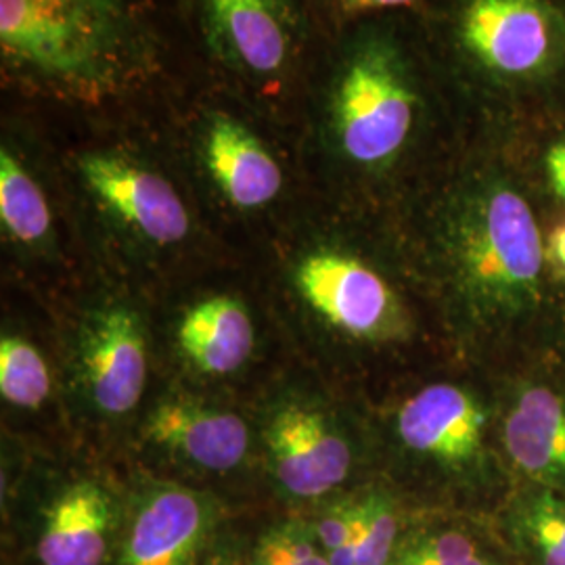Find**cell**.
<instances>
[{
	"instance_id": "obj_1",
	"label": "cell",
	"mask_w": 565,
	"mask_h": 565,
	"mask_svg": "<svg viewBox=\"0 0 565 565\" xmlns=\"http://www.w3.org/2000/svg\"><path fill=\"white\" fill-rule=\"evenodd\" d=\"M0 53L13 81L78 103L126 93L156 57L142 0H0Z\"/></svg>"
},
{
	"instance_id": "obj_2",
	"label": "cell",
	"mask_w": 565,
	"mask_h": 565,
	"mask_svg": "<svg viewBox=\"0 0 565 565\" xmlns=\"http://www.w3.org/2000/svg\"><path fill=\"white\" fill-rule=\"evenodd\" d=\"M446 281L467 319L505 329L532 315L543 296L545 247L532 207L499 179L467 182L438 224Z\"/></svg>"
},
{
	"instance_id": "obj_3",
	"label": "cell",
	"mask_w": 565,
	"mask_h": 565,
	"mask_svg": "<svg viewBox=\"0 0 565 565\" xmlns=\"http://www.w3.org/2000/svg\"><path fill=\"white\" fill-rule=\"evenodd\" d=\"M329 114L333 141L348 162H394L417 116V95L398 53L375 41L354 49L335 78Z\"/></svg>"
},
{
	"instance_id": "obj_4",
	"label": "cell",
	"mask_w": 565,
	"mask_h": 565,
	"mask_svg": "<svg viewBox=\"0 0 565 565\" xmlns=\"http://www.w3.org/2000/svg\"><path fill=\"white\" fill-rule=\"evenodd\" d=\"M465 49L507 78L545 72L559 49V23L543 0H471L461 18Z\"/></svg>"
},
{
	"instance_id": "obj_5",
	"label": "cell",
	"mask_w": 565,
	"mask_h": 565,
	"mask_svg": "<svg viewBox=\"0 0 565 565\" xmlns=\"http://www.w3.org/2000/svg\"><path fill=\"white\" fill-rule=\"evenodd\" d=\"M78 168L88 191L147 242L174 245L186 237V207L174 186L158 172L102 151L82 156Z\"/></svg>"
},
{
	"instance_id": "obj_6",
	"label": "cell",
	"mask_w": 565,
	"mask_h": 565,
	"mask_svg": "<svg viewBox=\"0 0 565 565\" xmlns=\"http://www.w3.org/2000/svg\"><path fill=\"white\" fill-rule=\"evenodd\" d=\"M486 411L463 387L427 385L398 411L403 445L436 463L467 471L484 463Z\"/></svg>"
},
{
	"instance_id": "obj_7",
	"label": "cell",
	"mask_w": 565,
	"mask_h": 565,
	"mask_svg": "<svg viewBox=\"0 0 565 565\" xmlns=\"http://www.w3.org/2000/svg\"><path fill=\"white\" fill-rule=\"evenodd\" d=\"M296 285L306 302L350 335H380L396 323L398 306L387 282L350 256L319 252L303 258Z\"/></svg>"
},
{
	"instance_id": "obj_8",
	"label": "cell",
	"mask_w": 565,
	"mask_h": 565,
	"mask_svg": "<svg viewBox=\"0 0 565 565\" xmlns=\"http://www.w3.org/2000/svg\"><path fill=\"white\" fill-rule=\"evenodd\" d=\"M266 445L279 484L294 497H323L350 473V445L315 408H281L268 424Z\"/></svg>"
},
{
	"instance_id": "obj_9",
	"label": "cell",
	"mask_w": 565,
	"mask_h": 565,
	"mask_svg": "<svg viewBox=\"0 0 565 565\" xmlns=\"http://www.w3.org/2000/svg\"><path fill=\"white\" fill-rule=\"evenodd\" d=\"M216 520L212 501L182 486L158 488L137 507L118 565H191Z\"/></svg>"
},
{
	"instance_id": "obj_10",
	"label": "cell",
	"mask_w": 565,
	"mask_h": 565,
	"mask_svg": "<svg viewBox=\"0 0 565 565\" xmlns=\"http://www.w3.org/2000/svg\"><path fill=\"white\" fill-rule=\"evenodd\" d=\"M212 49L249 76H275L287 65L294 25L285 0H200Z\"/></svg>"
},
{
	"instance_id": "obj_11",
	"label": "cell",
	"mask_w": 565,
	"mask_h": 565,
	"mask_svg": "<svg viewBox=\"0 0 565 565\" xmlns=\"http://www.w3.org/2000/svg\"><path fill=\"white\" fill-rule=\"evenodd\" d=\"M84 382L107 415L130 413L147 382V348L135 312L111 308L88 324L82 342Z\"/></svg>"
},
{
	"instance_id": "obj_12",
	"label": "cell",
	"mask_w": 565,
	"mask_h": 565,
	"mask_svg": "<svg viewBox=\"0 0 565 565\" xmlns=\"http://www.w3.org/2000/svg\"><path fill=\"white\" fill-rule=\"evenodd\" d=\"M507 457L534 486L565 494V392L525 384L503 417Z\"/></svg>"
},
{
	"instance_id": "obj_13",
	"label": "cell",
	"mask_w": 565,
	"mask_h": 565,
	"mask_svg": "<svg viewBox=\"0 0 565 565\" xmlns=\"http://www.w3.org/2000/svg\"><path fill=\"white\" fill-rule=\"evenodd\" d=\"M203 160L224 198L242 210L273 202L282 186L281 166L263 142L231 116H212L203 132Z\"/></svg>"
},
{
	"instance_id": "obj_14",
	"label": "cell",
	"mask_w": 565,
	"mask_h": 565,
	"mask_svg": "<svg viewBox=\"0 0 565 565\" xmlns=\"http://www.w3.org/2000/svg\"><path fill=\"white\" fill-rule=\"evenodd\" d=\"M147 436L210 471L237 467L249 448L242 417L182 401L158 406L147 422Z\"/></svg>"
},
{
	"instance_id": "obj_15",
	"label": "cell",
	"mask_w": 565,
	"mask_h": 565,
	"mask_svg": "<svg viewBox=\"0 0 565 565\" xmlns=\"http://www.w3.org/2000/svg\"><path fill=\"white\" fill-rule=\"evenodd\" d=\"M111 527L114 503L102 486H72L46 513L39 559L42 565H103Z\"/></svg>"
},
{
	"instance_id": "obj_16",
	"label": "cell",
	"mask_w": 565,
	"mask_h": 565,
	"mask_svg": "<svg viewBox=\"0 0 565 565\" xmlns=\"http://www.w3.org/2000/svg\"><path fill=\"white\" fill-rule=\"evenodd\" d=\"M182 352L210 375H226L242 366L254 348L247 310L233 298H210L186 312L179 327Z\"/></svg>"
},
{
	"instance_id": "obj_17",
	"label": "cell",
	"mask_w": 565,
	"mask_h": 565,
	"mask_svg": "<svg viewBox=\"0 0 565 565\" xmlns=\"http://www.w3.org/2000/svg\"><path fill=\"white\" fill-rule=\"evenodd\" d=\"M507 530L532 565H565V494L534 486L509 507Z\"/></svg>"
},
{
	"instance_id": "obj_18",
	"label": "cell",
	"mask_w": 565,
	"mask_h": 565,
	"mask_svg": "<svg viewBox=\"0 0 565 565\" xmlns=\"http://www.w3.org/2000/svg\"><path fill=\"white\" fill-rule=\"evenodd\" d=\"M0 221L15 242L28 245L51 231V210L39 182L9 149L0 153Z\"/></svg>"
},
{
	"instance_id": "obj_19",
	"label": "cell",
	"mask_w": 565,
	"mask_h": 565,
	"mask_svg": "<svg viewBox=\"0 0 565 565\" xmlns=\"http://www.w3.org/2000/svg\"><path fill=\"white\" fill-rule=\"evenodd\" d=\"M51 392V375L41 352L20 338L0 342V394L21 408H39Z\"/></svg>"
},
{
	"instance_id": "obj_20",
	"label": "cell",
	"mask_w": 565,
	"mask_h": 565,
	"mask_svg": "<svg viewBox=\"0 0 565 565\" xmlns=\"http://www.w3.org/2000/svg\"><path fill=\"white\" fill-rule=\"evenodd\" d=\"M390 565H494L478 543L459 530L424 534L396 553Z\"/></svg>"
},
{
	"instance_id": "obj_21",
	"label": "cell",
	"mask_w": 565,
	"mask_h": 565,
	"mask_svg": "<svg viewBox=\"0 0 565 565\" xmlns=\"http://www.w3.org/2000/svg\"><path fill=\"white\" fill-rule=\"evenodd\" d=\"M254 565H331L315 532L298 522L270 527L256 548Z\"/></svg>"
},
{
	"instance_id": "obj_22",
	"label": "cell",
	"mask_w": 565,
	"mask_h": 565,
	"mask_svg": "<svg viewBox=\"0 0 565 565\" xmlns=\"http://www.w3.org/2000/svg\"><path fill=\"white\" fill-rule=\"evenodd\" d=\"M363 532L356 565H390L398 534V518L384 497L364 499Z\"/></svg>"
},
{
	"instance_id": "obj_23",
	"label": "cell",
	"mask_w": 565,
	"mask_h": 565,
	"mask_svg": "<svg viewBox=\"0 0 565 565\" xmlns=\"http://www.w3.org/2000/svg\"><path fill=\"white\" fill-rule=\"evenodd\" d=\"M359 518V503L354 505L335 507L321 515L315 524V539L321 545L327 555L340 551L350 543V536L354 532Z\"/></svg>"
},
{
	"instance_id": "obj_24",
	"label": "cell",
	"mask_w": 565,
	"mask_h": 565,
	"mask_svg": "<svg viewBox=\"0 0 565 565\" xmlns=\"http://www.w3.org/2000/svg\"><path fill=\"white\" fill-rule=\"evenodd\" d=\"M545 163L551 186L565 202V141L555 142L548 149Z\"/></svg>"
},
{
	"instance_id": "obj_25",
	"label": "cell",
	"mask_w": 565,
	"mask_h": 565,
	"mask_svg": "<svg viewBox=\"0 0 565 565\" xmlns=\"http://www.w3.org/2000/svg\"><path fill=\"white\" fill-rule=\"evenodd\" d=\"M343 11L348 13H364V11H382L394 7H406L417 0H338Z\"/></svg>"
},
{
	"instance_id": "obj_26",
	"label": "cell",
	"mask_w": 565,
	"mask_h": 565,
	"mask_svg": "<svg viewBox=\"0 0 565 565\" xmlns=\"http://www.w3.org/2000/svg\"><path fill=\"white\" fill-rule=\"evenodd\" d=\"M546 256L553 264V268L559 273V277L565 279V223L559 224L551 237H548V245H546Z\"/></svg>"
}]
</instances>
